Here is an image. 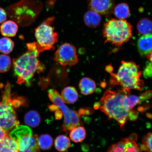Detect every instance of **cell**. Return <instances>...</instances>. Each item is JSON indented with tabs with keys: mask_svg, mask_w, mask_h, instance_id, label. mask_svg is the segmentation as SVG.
Here are the masks:
<instances>
[{
	"mask_svg": "<svg viewBox=\"0 0 152 152\" xmlns=\"http://www.w3.org/2000/svg\"><path fill=\"white\" fill-rule=\"evenodd\" d=\"M149 61L150 62H152V52L148 53L146 55Z\"/></svg>",
	"mask_w": 152,
	"mask_h": 152,
	"instance_id": "obj_34",
	"label": "cell"
},
{
	"mask_svg": "<svg viewBox=\"0 0 152 152\" xmlns=\"http://www.w3.org/2000/svg\"><path fill=\"white\" fill-rule=\"evenodd\" d=\"M152 134L149 132L144 137L140 149L145 152H152Z\"/></svg>",
	"mask_w": 152,
	"mask_h": 152,
	"instance_id": "obj_27",
	"label": "cell"
},
{
	"mask_svg": "<svg viewBox=\"0 0 152 152\" xmlns=\"http://www.w3.org/2000/svg\"><path fill=\"white\" fill-rule=\"evenodd\" d=\"M83 20L86 25L88 27L95 28L99 26L102 21V17L96 11L89 9L85 12Z\"/></svg>",
	"mask_w": 152,
	"mask_h": 152,
	"instance_id": "obj_12",
	"label": "cell"
},
{
	"mask_svg": "<svg viewBox=\"0 0 152 152\" xmlns=\"http://www.w3.org/2000/svg\"><path fill=\"white\" fill-rule=\"evenodd\" d=\"M143 76L146 79L151 77L152 76V64L149 62L148 63L143 71Z\"/></svg>",
	"mask_w": 152,
	"mask_h": 152,
	"instance_id": "obj_28",
	"label": "cell"
},
{
	"mask_svg": "<svg viewBox=\"0 0 152 152\" xmlns=\"http://www.w3.org/2000/svg\"><path fill=\"white\" fill-rule=\"evenodd\" d=\"M27 50L18 58L13 60V67L17 83L29 87L36 73H40L45 66L39 60L40 49L37 43L26 44Z\"/></svg>",
	"mask_w": 152,
	"mask_h": 152,
	"instance_id": "obj_1",
	"label": "cell"
},
{
	"mask_svg": "<svg viewBox=\"0 0 152 152\" xmlns=\"http://www.w3.org/2000/svg\"><path fill=\"white\" fill-rule=\"evenodd\" d=\"M7 19V13L4 9L0 7V24L5 21Z\"/></svg>",
	"mask_w": 152,
	"mask_h": 152,
	"instance_id": "obj_29",
	"label": "cell"
},
{
	"mask_svg": "<svg viewBox=\"0 0 152 152\" xmlns=\"http://www.w3.org/2000/svg\"><path fill=\"white\" fill-rule=\"evenodd\" d=\"M89 9L101 15L110 16L113 13L115 0H87Z\"/></svg>",
	"mask_w": 152,
	"mask_h": 152,
	"instance_id": "obj_10",
	"label": "cell"
},
{
	"mask_svg": "<svg viewBox=\"0 0 152 152\" xmlns=\"http://www.w3.org/2000/svg\"><path fill=\"white\" fill-rule=\"evenodd\" d=\"M48 93L49 99L53 104L58 106L64 116V122L61 127L63 131L69 133L74 128L83 125L79 113L66 105L58 91L50 89L48 91Z\"/></svg>",
	"mask_w": 152,
	"mask_h": 152,
	"instance_id": "obj_7",
	"label": "cell"
},
{
	"mask_svg": "<svg viewBox=\"0 0 152 152\" xmlns=\"http://www.w3.org/2000/svg\"><path fill=\"white\" fill-rule=\"evenodd\" d=\"M142 102L140 96L134 95H126L123 99V106L124 109L128 111L132 110L133 108Z\"/></svg>",
	"mask_w": 152,
	"mask_h": 152,
	"instance_id": "obj_21",
	"label": "cell"
},
{
	"mask_svg": "<svg viewBox=\"0 0 152 152\" xmlns=\"http://www.w3.org/2000/svg\"><path fill=\"white\" fill-rule=\"evenodd\" d=\"M62 99L64 103L72 104L75 103L78 99V94L75 87L68 86L61 92Z\"/></svg>",
	"mask_w": 152,
	"mask_h": 152,
	"instance_id": "obj_16",
	"label": "cell"
},
{
	"mask_svg": "<svg viewBox=\"0 0 152 152\" xmlns=\"http://www.w3.org/2000/svg\"><path fill=\"white\" fill-rule=\"evenodd\" d=\"M70 137L72 141L75 142H82L86 136L85 129L82 126L74 128L70 132Z\"/></svg>",
	"mask_w": 152,
	"mask_h": 152,
	"instance_id": "obj_23",
	"label": "cell"
},
{
	"mask_svg": "<svg viewBox=\"0 0 152 152\" xmlns=\"http://www.w3.org/2000/svg\"><path fill=\"white\" fill-rule=\"evenodd\" d=\"M12 62L9 56L6 54H0V73H5L10 69Z\"/></svg>",
	"mask_w": 152,
	"mask_h": 152,
	"instance_id": "obj_26",
	"label": "cell"
},
{
	"mask_svg": "<svg viewBox=\"0 0 152 152\" xmlns=\"http://www.w3.org/2000/svg\"><path fill=\"white\" fill-rule=\"evenodd\" d=\"M113 12L115 17L121 20L128 18L130 15L129 6L125 3H119L114 7Z\"/></svg>",
	"mask_w": 152,
	"mask_h": 152,
	"instance_id": "obj_18",
	"label": "cell"
},
{
	"mask_svg": "<svg viewBox=\"0 0 152 152\" xmlns=\"http://www.w3.org/2000/svg\"><path fill=\"white\" fill-rule=\"evenodd\" d=\"M49 108L50 111H56L60 110L58 106L55 104H52V105L49 106Z\"/></svg>",
	"mask_w": 152,
	"mask_h": 152,
	"instance_id": "obj_33",
	"label": "cell"
},
{
	"mask_svg": "<svg viewBox=\"0 0 152 152\" xmlns=\"http://www.w3.org/2000/svg\"><path fill=\"white\" fill-rule=\"evenodd\" d=\"M38 143L41 149L46 151L50 149L53 144V139L48 134H44L38 138Z\"/></svg>",
	"mask_w": 152,
	"mask_h": 152,
	"instance_id": "obj_25",
	"label": "cell"
},
{
	"mask_svg": "<svg viewBox=\"0 0 152 152\" xmlns=\"http://www.w3.org/2000/svg\"><path fill=\"white\" fill-rule=\"evenodd\" d=\"M79 87L81 94L87 96L93 94L96 88V83L93 80L88 77H83L81 80Z\"/></svg>",
	"mask_w": 152,
	"mask_h": 152,
	"instance_id": "obj_17",
	"label": "cell"
},
{
	"mask_svg": "<svg viewBox=\"0 0 152 152\" xmlns=\"http://www.w3.org/2000/svg\"><path fill=\"white\" fill-rule=\"evenodd\" d=\"M24 122L28 126L36 128L41 122V117L37 112L31 110L26 114L24 116Z\"/></svg>",
	"mask_w": 152,
	"mask_h": 152,
	"instance_id": "obj_19",
	"label": "cell"
},
{
	"mask_svg": "<svg viewBox=\"0 0 152 152\" xmlns=\"http://www.w3.org/2000/svg\"><path fill=\"white\" fill-rule=\"evenodd\" d=\"M132 27L125 20L111 19L104 24L103 35L105 43L118 47L128 42L132 37Z\"/></svg>",
	"mask_w": 152,
	"mask_h": 152,
	"instance_id": "obj_4",
	"label": "cell"
},
{
	"mask_svg": "<svg viewBox=\"0 0 152 152\" xmlns=\"http://www.w3.org/2000/svg\"><path fill=\"white\" fill-rule=\"evenodd\" d=\"M9 135L18 143L19 152H40L39 137L33 134L29 127L18 125L9 132Z\"/></svg>",
	"mask_w": 152,
	"mask_h": 152,
	"instance_id": "obj_6",
	"label": "cell"
},
{
	"mask_svg": "<svg viewBox=\"0 0 152 152\" xmlns=\"http://www.w3.org/2000/svg\"><path fill=\"white\" fill-rule=\"evenodd\" d=\"M2 88V100L0 102V127L9 134L19 125L16 112L11 102V84L7 82Z\"/></svg>",
	"mask_w": 152,
	"mask_h": 152,
	"instance_id": "obj_5",
	"label": "cell"
},
{
	"mask_svg": "<svg viewBox=\"0 0 152 152\" xmlns=\"http://www.w3.org/2000/svg\"><path fill=\"white\" fill-rule=\"evenodd\" d=\"M15 43L12 39L5 37L0 39V52L4 54H9L12 52Z\"/></svg>",
	"mask_w": 152,
	"mask_h": 152,
	"instance_id": "obj_24",
	"label": "cell"
},
{
	"mask_svg": "<svg viewBox=\"0 0 152 152\" xmlns=\"http://www.w3.org/2000/svg\"><path fill=\"white\" fill-rule=\"evenodd\" d=\"M130 94V90L122 88L117 91L108 90L104 93L98 104L101 111L109 119L116 121L123 130L132 110L128 111L124 109L123 99L125 96Z\"/></svg>",
	"mask_w": 152,
	"mask_h": 152,
	"instance_id": "obj_2",
	"label": "cell"
},
{
	"mask_svg": "<svg viewBox=\"0 0 152 152\" xmlns=\"http://www.w3.org/2000/svg\"><path fill=\"white\" fill-rule=\"evenodd\" d=\"M8 135H9L8 133L5 132L0 127V140L4 138L5 137Z\"/></svg>",
	"mask_w": 152,
	"mask_h": 152,
	"instance_id": "obj_31",
	"label": "cell"
},
{
	"mask_svg": "<svg viewBox=\"0 0 152 152\" xmlns=\"http://www.w3.org/2000/svg\"><path fill=\"white\" fill-rule=\"evenodd\" d=\"M138 50L142 55H146L152 52V35H144L138 39Z\"/></svg>",
	"mask_w": 152,
	"mask_h": 152,
	"instance_id": "obj_15",
	"label": "cell"
},
{
	"mask_svg": "<svg viewBox=\"0 0 152 152\" xmlns=\"http://www.w3.org/2000/svg\"><path fill=\"white\" fill-rule=\"evenodd\" d=\"M151 91H149L144 92L143 94H142L140 96L142 102L149 99L151 98Z\"/></svg>",
	"mask_w": 152,
	"mask_h": 152,
	"instance_id": "obj_30",
	"label": "cell"
},
{
	"mask_svg": "<svg viewBox=\"0 0 152 152\" xmlns=\"http://www.w3.org/2000/svg\"><path fill=\"white\" fill-rule=\"evenodd\" d=\"M107 152H142V151L135 142L127 138L113 144Z\"/></svg>",
	"mask_w": 152,
	"mask_h": 152,
	"instance_id": "obj_11",
	"label": "cell"
},
{
	"mask_svg": "<svg viewBox=\"0 0 152 152\" xmlns=\"http://www.w3.org/2000/svg\"><path fill=\"white\" fill-rule=\"evenodd\" d=\"M53 60L64 66L75 65L78 62L75 48L67 43L58 48L55 53Z\"/></svg>",
	"mask_w": 152,
	"mask_h": 152,
	"instance_id": "obj_9",
	"label": "cell"
},
{
	"mask_svg": "<svg viewBox=\"0 0 152 152\" xmlns=\"http://www.w3.org/2000/svg\"><path fill=\"white\" fill-rule=\"evenodd\" d=\"M110 73V83L113 86H121L122 88L129 90L141 91L143 88L144 82L140 79L142 72L139 66L134 62L122 61L116 74Z\"/></svg>",
	"mask_w": 152,
	"mask_h": 152,
	"instance_id": "obj_3",
	"label": "cell"
},
{
	"mask_svg": "<svg viewBox=\"0 0 152 152\" xmlns=\"http://www.w3.org/2000/svg\"><path fill=\"white\" fill-rule=\"evenodd\" d=\"M54 19V17L48 18L35 28V37L41 52L54 50L58 42V34L52 26Z\"/></svg>",
	"mask_w": 152,
	"mask_h": 152,
	"instance_id": "obj_8",
	"label": "cell"
},
{
	"mask_svg": "<svg viewBox=\"0 0 152 152\" xmlns=\"http://www.w3.org/2000/svg\"><path fill=\"white\" fill-rule=\"evenodd\" d=\"M55 115H56V118L57 119H61L63 114L61 111H59V110H57L56 112L55 113Z\"/></svg>",
	"mask_w": 152,
	"mask_h": 152,
	"instance_id": "obj_32",
	"label": "cell"
},
{
	"mask_svg": "<svg viewBox=\"0 0 152 152\" xmlns=\"http://www.w3.org/2000/svg\"><path fill=\"white\" fill-rule=\"evenodd\" d=\"M0 152H19L18 143L9 135L0 140Z\"/></svg>",
	"mask_w": 152,
	"mask_h": 152,
	"instance_id": "obj_14",
	"label": "cell"
},
{
	"mask_svg": "<svg viewBox=\"0 0 152 152\" xmlns=\"http://www.w3.org/2000/svg\"><path fill=\"white\" fill-rule=\"evenodd\" d=\"M55 147L60 152H65L71 147V142L69 138L64 135L59 136L54 142Z\"/></svg>",
	"mask_w": 152,
	"mask_h": 152,
	"instance_id": "obj_20",
	"label": "cell"
},
{
	"mask_svg": "<svg viewBox=\"0 0 152 152\" xmlns=\"http://www.w3.org/2000/svg\"><path fill=\"white\" fill-rule=\"evenodd\" d=\"M137 27L138 33L142 35L151 34L152 22L149 18H144L141 19L139 21Z\"/></svg>",
	"mask_w": 152,
	"mask_h": 152,
	"instance_id": "obj_22",
	"label": "cell"
},
{
	"mask_svg": "<svg viewBox=\"0 0 152 152\" xmlns=\"http://www.w3.org/2000/svg\"><path fill=\"white\" fill-rule=\"evenodd\" d=\"M18 28V26L16 22L9 20L3 23L0 27V30L4 37H13L16 35Z\"/></svg>",
	"mask_w": 152,
	"mask_h": 152,
	"instance_id": "obj_13",
	"label": "cell"
}]
</instances>
